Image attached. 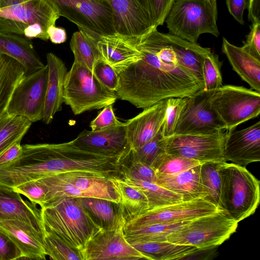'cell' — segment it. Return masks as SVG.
I'll return each mask as SVG.
<instances>
[{
	"label": "cell",
	"mask_w": 260,
	"mask_h": 260,
	"mask_svg": "<svg viewBox=\"0 0 260 260\" xmlns=\"http://www.w3.org/2000/svg\"><path fill=\"white\" fill-rule=\"evenodd\" d=\"M133 37L142 56L118 74V99L144 109L204 89L202 67L210 48L161 33L156 27Z\"/></svg>",
	"instance_id": "1"
},
{
	"label": "cell",
	"mask_w": 260,
	"mask_h": 260,
	"mask_svg": "<svg viewBox=\"0 0 260 260\" xmlns=\"http://www.w3.org/2000/svg\"><path fill=\"white\" fill-rule=\"evenodd\" d=\"M40 209L43 231L51 233L80 254L103 228L77 198H60Z\"/></svg>",
	"instance_id": "2"
},
{
	"label": "cell",
	"mask_w": 260,
	"mask_h": 260,
	"mask_svg": "<svg viewBox=\"0 0 260 260\" xmlns=\"http://www.w3.org/2000/svg\"><path fill=\"white\" fill-rule=\"evenodd\" d=\"M60 17L50 0H0V32L49 39L47 29Z\"/></svg>",
	"instance_id": "3"
},
{
	"label": "cell",
	"mask_w": 260,
	"mask_h": 260,
	"mask_svg": "<svg viewBox=\"0 0 260 260\" xmlns=\"http://www.w3.org/2000/svg\"><path fill=\"white\" fill-rule=\"evenodd\" d=\"M220 174V208L238 222L253 214L260 201L259 181L233 163L225 162Z\"/></svg>",
	"instance_id": "4"
},
{
	"label": "cell",
	"mask_w": 260,
	"mask_h": 260,
	"mask_svg": "<svg viewBox=\"0 0 260 260\" xmlns=\"http://www.w3.org/2000/svg\"><path fill=\"white\" fill-rule=\"evenodd\" d=\"M216 3L205 0H175L166 18L170 34L193 43L200 36L219 35Z\"/></svg>",
	"instance_id": "5"
},
{
	"label": "cell",
	"mask_w": 260,
	"mask_h": 260,
	"mask_svg": "<svg viewBox=\"0 0 260 260\" xmlns=\"http://www.w3.org/2000/svg\"><path fill=\"white\" fill-rule=\"evenodd\" d=\"M63 98V103L77 115L113 105L118 96L116 92L101 84L85 66L74 61L65 77Z\"/></svg>",
	"instance_id": "6"
},
{
	"label": "cell",
	"mask_w": 260,
	"mask_h": 260,
	"mask_svg": "<svg viewBox=\"0 0 260 260\" xmlns=\"http://www.w3.org/2000/svg\"><path fill=\"white\" fill-rule=\"evenodd\" d=\"M238 222L223 209L204 215L188 223L167 237L173 243L188 245L199 250L216 247L234 233Z\"/></svg>",
	"instance_id": "7"
},
{
	"label": "cell",
	"mask_w": 260,
	"mask_h": 260,
	"mask_svg": "<svg viewBox=\"0 0 260 260\" xmlns=\"http://www.w3.org/2000/svg\"><path fill=\"white\" fill-rule=\"evenodd\" d=\"M211 107L224 124L225 131L257 117L260 113V92L243 86L222 85L210 100Z\"/></svg>",
	"instance_id": "8"
},
{
	"label": "cell",
	"mask_w": 260,
	"mask_h": 260,
	"mask_svg": "<svg viewBox=\"0 0 260 260\" xmlns=\"http://www.w3.org/2000/svg\"><path fill=\"white\" fill-rule=\"evenodd\" d=\"M63 16L96 36L116 33L113 12L109 1L50 0Z\"/></svg>",
	"instance_id": "9"
},
{
	"label": "cell",
	"mask_w": 260,
	"mask_h": 260,
	"mask_svg": "<svg viewBox=\"0 0 260 260\" xmlns=\"http://www.w3.org/2000/svg\"><path fill=\"white\" fill-rule=\"evenodd\" d=\"M125 223L122 216L114 225L102 228L81 251V260L148 259L126 239L124 232Z\"/></svg>",
	"instance_id": "10"
},
{
	"label": "cell",
	"mask_w": 260,
	"mask_h": 260,
	"mask_svg": "<svg viewBox=\"0 0 260 260\" xmlns=\"http://www.w3.org/2000/svg\"><path fill=\"white\" fill-rule=\"evenodd\" d=\"M215 91L203 89L186 97L173 135H209L225 131L223 123L210 105Z\"/></svg>",
	"instance_id": "11"
},
{
	"label": "cell",
	"mask_w": 260,
	"mask_h": 260,
	"mask_svg": "<svg viewBox=\"0 0 260 260\" xmlns=\"http://www.w3.org/2000/svg\"><path fill=\"white\" fill-rule=\"evenodd\" d=\"M48 76V67L25 75L16 87L8 114L26 118L32 123L42 120Z\"/></svg>",
	"instance_id": "12"
},
{
	"label": "cell",
	"mask_w": 260,
	"mask_h": 260,
	"mask_svg": "<svg viewBox=\"0 0 260 260\" xmlns=\"http://www.w3.org/2000/svg\"><path fill=\"white\" fill-rule=\"evenodd\" d=\"M225 131L209 135H173L164 138L166 153L193 159L202 163L225 161L222 149Z\"/></svg>",
	"instance_id": "13"
},
{
	"label": "cell",
	"mask_w": 260,
	"mask_h": 260,
	"mask_svg": "<svg viewBox=\"0 0 260 260\" xmlns=\"http://www.w3.org/2000/svg\"><path fill=\"white\" fill-rule=\"evenodd\" d=\"M220 209H222L203 198L182 201L149 210L126 222L124 228L157 223L191 220Z\"/></svg>",
	"instance_id": "14"
},
{
	"label": "cell",
	"mask_w": 260,
	"mask_h": 260,
	"mask_svg": "<svg viewBox=\"0 0 260 260\" xmlns=\"http://www.w3.org/2000/svg\"><path fill=\"white\" fill-rule=\"evenodd\" d=\"M116 33L137 37L154 27L147 0H109ZM157 28V27H156Z\"/></svg>",
	"instance_id": "15"
},
{
	"label": "cell",
	"mask_w": 260,
	"mask_h": 260,
	"mask_svg": "<svg viewBox=\"0 0 260 260\" xmlns=\"http://www.w3.org/2000/svg\"><path fill=\"white\" fill-rule=\"evenodd\" d=\"M222 155L224 160L245 167L260 160V121L236 131H226Z\"/></svg>",
	"instance_id": "16"
},
{
	"label": "cell",
	"mask_w": 260,
	"mask_h": 260,
	"mask_svg": "<svg viewBox=\"0 0 260 260\" xmlns=\"http://www.w3.org/2000/svg\"><path fill=\"white\" fill-rule=\"evenodd\" d=\"M72 141L81 148L107 155L125 158L131 151L125 122L100 131L84 130Z\"/></svg>",
	"instance_id": "17"
},
{
	"label": "cell",
	"mask_w": 260,
	"mask_h": 260,
	"mask_svg": "<svg viewBox=\"0 0 260 260\" xmlns=\"http://www.w3.org/2000/svg\"><path fill=\"white\" fill-rule=\"evenodd\" d=\"M167 100L143 109L125 122L127 138L131 150H136L153 139L164 123Z\"/></svg>",
	"instance_id": "18"
},
{
	"label": "cell",
	"mask_w": 260,
	"mask_h": 260,
	"mask_svg": "<svg viewBox=\"0 0 260 260\" xmlns=\"http://www.w3.org/2000/svg\"><path fill=\"white\" fill-rule=\"evenodd\" d=\"M0 231L15 244L19 259H46L43 234L30 224L17 220H0Z\"/></svg>",
	"instance_id": "19"
},
{
	"label": "cell",
	"mask_w": 260,
	"mask_h": 260,
	"mask_svg": "<svg viewBox=\"0 0 260 260\" xmlns=\"http://www.w3.org/2000/svg\"><path fill=\"white\" fill-rule=\"evenodd\" d=\"M100 59L119 74L141 58L134 37L117 33L100 36L97 41Z\"/></svg>",
	"instance_id": "20"
},
{
	"label": "cell",
	"mask_w": 260,
	"mask_h": 260,
	"mask_svg": "<svg viewBox=\"0 0 260 260\" xmlns=\"http://www.w3.org/2000/svg\"><path fill=\"white\" fill-rule=\"evenodd\" d=\"M17 220L43 232L41 209L24 200L13 188L0 185V220Z\"/></svg>",
	"instance_id": "21"
},
{
	"label": "cell",
	"mask_w": 260,
	"mask_h": 260,
	"mask_svg": "<svg viewBox=\"0 0 260 260\" xmlns=\"http://www.w3.org/2000/svg\"><path fill=\"white\" fill-rule=\"evenodd\" d=\"M46 58L48 76L42 120L48 124L62 109L63 84L68 72L64 63L54 53H47Z\"/></svg>",
	"instance_id": "22"
},
{
	"label": "cell",
	"mask_w": 260,
	"mask_h": 260,
	"mask_svg": "<svg viewBox=\"0 0 260 260\" xmlns=\"http://www.w3.org/2000/svg\"><path fill=\"white\" fill-rule=\"evenodd\" d=\"M60 174L79 190L84 197L103 199L119 204L118 196L110 179L111 177L84 171Z\"/></svg>",
	"instance_id": "23"
},
{
	"label": "cell",
	"mask_w": 260,
	"mask_h": 260,
	"mask_svg": "<svg viewBox=\"0 0 260 260\" xmlns=\"http://www.w3.org/2000/svg\"><path fill=\"white\" fill-rule=\"evenodd\" d=\"M201 165L176 174L156 175V183L180 194L183 201L200 198L206 200L208 193L201 179Z\"/></svg>",
	"instance_id": "24"
},
{
	"label": "cell",
	"mask_w": 260,
	"mask_h": 260,
	"mask_svg": "<svg viewBox=\"0 0 260 260\" xmlns=\"http://www.w3.org/2000/svg\"><path fill=\"white\" fill-rule=\"evenodd\" d=\"M0 52L16 59L25 70V75L45 65L37 54L30 39L20 35L0 32Z\"/></svg>",
	"instance_id": "25"
},
{
	"label": "cell",
	"mask_w": 260,
	"mask_h": 260,
	"mask_svg": "<svg viewBox=\"0 0 260 260\" xmlns=\"http://www.w3.org/2000/svg\"><path fill=\"white\" fill-rule=\"evenodd\" d=\"M222 50L233 69L254 90L260 92V60L222 38Z\"/></svg>",
	"instance_id": "26"
},
{
	"label": "cell",
	"mask_w": 260,
	"mask_h": 260,
	"mask_svg": "<svg viewBox=\"0 0 260 260\" xmlns=\"http://www.w3.org/2000/svg\"><path fill=\"white\" fill-rule=\"evenodd\" d=\"M119 198V208L126 222L149 210L148 201L139 189L131 186L121 178H110Z\"/></svg>",
	"instance_id": "27"
},
{
	"label": "cell",
	"mask_w": 260,
	"mask_h": 260,
	"mask_svg": "<svg viewBox=\"0 0 260 260\" xmlns=\"http://www.w3.org/2000/svg\"><path fill=\"white\" fill-rule=\"evenodd\" d=\"M25 75V70L21 63L0 52V119L8 114L12 94Z\"/></svg>",
	"instance_id": "28"
},
{
	"label": "cell",
	"mask_w": 260,
	"mask_h": 260,
	"mask_svg": "<svg viewBox=\"0 0 260 260\" xmlns=\"http://www.w3.org/2000/svg\"><path fill=\"white\" fill-rule=\"evenodd\" d=\"M131 244L145 254L149 260L183 259L200 251L190 245L178 244L167 241L136 242Z\"/></svg>",
	"instance_id": "29"
},
{
	"label": "cell",
	"mask_w": 260,
	"mask_h": 260,
	"mask_svg": "<svg viewBox=\"0 0 260 260\" xmlns=\"http://www.w3.org/2000/svg\"><path fill=\"white\" fill-rule=\"evenodd\" d=\"M99 38L83 29L79 28L78 31L73 34L70 42L74 61L85 66L92 73L94 66L100 60L97 47Z\"/></svg>",
	"instance_id": "30"
},
{
	"label": "cell",
	"mask_w": 260,
	"mask_h": 260,
	"mask_svg": "<svg viewBox=\"0 0 260 260\" xmlns=\"http://www.w3.org/2000/svg\"><path fill=\"white\" fill-rule=\"evenodd\" d=\"M190 220L157 223L142 226L124 228L126 239L130 243L165 241L170 234L180 229Z\"/></svg>",
	"instance_id": "31"
},
{
	"label": "cell",
	"mask_w": 260,
	"mask_h": 260,
	"mask_svg": "<svg viewBox=\"0 0 260 260\" xmlns=\"http://www.w3.org/2000/svg\"><path fill=\"white\" fill-rule=\"evenodd\" d=\"M121 178L144 193L148 201L149 210L183 201L180 194L156 183L126 177Z\"/></svg>",
	"instance_id": "32"
},
{
	"label": "cell",
	"mask_w": 260,
	"mask_h": 260,
	"mask_svg": "<svg viewBox=\"0 0 260 260\" xmlns=\"http://www.w3.org/2000/svg\"><path fill=\"white\" fill-rule=\"evenodd\" d=\"M82 206L103 228L114 225L122 216L118 204L112 201L95 198H77Z\"/></svg>",
	"instance_id": "33"
},
{
	"label": "cell",
	"mask_w": 260,
	"mask_h": 260,
	"mask_svg": "<svg viewBox=\"0 0 260 260\" xmlns=\"http://www.w3.org/2000/svg\"><path fill=\"white\" fill-rule=\"evenodd\" d=\"M32 123L26 118L10 114L0 119V154L21 142Z\"/></svg>",
	"instance_id": "34"
},
{
	"label": "cell",
	"mask_w": 260,
	"mask_h": 260,
	"mask_svg": "<svg viewBox=\"0 0 260 260\" xmlns=\"http://www.w3.org/2000/svg\"><path fill=\"white\" fill-rule=\"evenodd\" d=\"M225 162L208 161L200 165L201 181L208 193L206 200L219 208L221 184L220 170Z\"/></svg>",
	"instance_id": "35"
},
{
	"label": "cell",
	"mask_w": 260,
	"mask_h": 260,
	"mask_svg": "<svg viewBox=\"0 0 260 260\" xmlns=\"http://www.w3.org/2000/svg\"><path fill=\"white\" fill-rule=\"evenodd\" d=\"M202 163L191 159L163 153L152 168L156 175H170L187 170Z\"/></svg>",
	"instance_id": "36"
},
{
	"label": "cell",
	"mask_w": 260,
	"mask_h": 260,
	"mask_svg": "<svg viewBox=\"0 0 260 260\" xmlns=\"http://www.w3.org/2000/svg\"><path fill=\"white\" fill-rule=\"evenodd\" d=\"M222 65L217 54L211 51L205 56L202 67L204 90H216L222 85Z\"/></svg>",
	"instance_id": "37"
},
{
	"label": "cell",
	"mask_w": 260,
	"mask_h": 260,
	"mask_svg": "<svg viewBox=\"0 0 260 260\" xmlns=\"http://www.w3.org/2000/svg\"><path fill=\"white\" fill-rule=\"evenodd\" d=\"M43 241L47 255L54 260H81L79 252L51 233L43 230Z\"/></svg>",
	"instance_id": "38"
},
{
	"label": "cell",
	"mask_w": 260,
	"mask_h": 260,
	"mask_svg": "<svg viewBox=\"0 0 260 260\" xmlns=\"http://www.w3.org/2000/svg\"><path fill=\"white\" fill-rule=\"evenodd\" d=\"M165 152L164 146V137L162 128L151 140L136 150H131L130 155L152 168Z\"/></svg>",
	"instance_id": "39"
},
{
	"label": "cell",
	"mask_w": 260,
	"mask_h": 260,
	"mask_svg": "<svg viewBox=\"0 0 260 260\" xmlns=\"http://www.w3.org/2000/svg\"><path fill=\"white\" fill-rule=\"evenodd\" d=\"M120 175L129 178L156 183L157 175L150 166L132 157L129 153L122 163Z\"/></svg>",
	"instance_id": "40"
},
{
	"label": "cell",
	"mask_w": 260,
	"mask_h": 260,
	"mask_svg": "<svg viewBox=\"0 0 260 260\" xmlns=\"http://www.w3.org/2000/svg\"><path fill=\"white\" fill-rule=\"evenodd\" d=\"M185 101L186 97L171 98L167 100L166 118L162 127L164 138H167L174 134L178 120Z\"/></svg>",
	"instance_id": "41"
},
{
	"label": "cell",
	"mask_w": 260,
	"mask_h": 260,
	"mask_svg": "<svg viewBox=\"0 0 260 260\" xmlns=\"http://www.w3.org/2000/svg\"><path fill=\"white\" fill-rule=\"evenodd\" d=\"M13 189L26 197L31 203L42 207L45 202L46 188L39 180L27 182L14 187Z\"/></svg>",
	"instance_id": "42"
},
{
	"label": "cell",
	"mask_w": 260,
	"mask_h": 260,
	"mask_svg": "<svg viewBox=\"0 0 260 260\" xmlns=\"http://www.w3.org/2000/svg\"><path fill=\"white\" fill-rule=\"evenodd\" d=\"M92 73L104 86L116 92L118 86V76L110 65L100 59L94 66Z\"/></svg>",
	"instance_id": "43"
},
{
	"label": "cell",
	"mask_w": 260,
	"mask_h": 260,
	"mask_svg": "<svg viewBox=\"0 0 260 260\" xmlns=\"http://www.w3.org/2000/svg\"><path fill=\"white\" fill-rule=\"evenodd\" d=\"M122 123L115 116L112 105H108L90 123L91 130L97 131L117 126Z\"/></svg>",
	"instance_id": "44"
},
{
	"label": "cell",
	"mask_w": 260,
	"mask_h": 260,
	"mask_svg": "<svg viewBox=\"0 0 260 260\" xmlns=\"http://www.w3.org/2000/svg\"><path fill=\"white\" fill-rule=\"evenodd\" d=\"M154 27L164 24L175 0H147Z\"/></svg>",
	"instance_id": "45"
},
{
	"label": "cell",
	"mask_w": 260,
	"mask_h": 260,
	"mask_svg": "<svg viewBox=\"0 0 260 260\" xmlns=\"http://www.w3.org/2000/svg\"><path fill=\"white\" fill-rule=\"evenodd\" d=\"M241 48L254 57L260 60V22L252 23L250 31Z\"/></svg>",
	"instance_id": "46"
},
{
	"label": "cell",
	"mask_w": 260,
	"mask_h": 260,
	"mask_svg": "<svg viewBox=\"0 0 260 260\" xmlns=\"http://www.w3.org/2000/svg\"><path fill=\"white\" fill-rule=\"evenodd\" d=\"M20 253L15 244L0 231V260L19 259Z\"/></svg>",
	"instance_id": "47"
},
{
	"label": "cell",
	"mask_w": 260,
	"mask_h": 260,
	"mask_svg": "<svg viewBox=\"0 0 260 260\" xmlns=\"http://www.w3.org/2000/svg\"><path fill=\"white\" fill-rule=\"evenodd\" d=\"M229 13L240 24H244L243 14L247 8V0H226Z\"/></svg>",
	"instance_id": "48"
},
{
	"label": "cell",
	"mask_w": 260,
	"mask_h": 260,
	"mask_svg": "<svg viewBox=\"0 0 260 260\" xmlns=\"http://www.w3.org/2000/svg\"><path fill=\"white\" fill-rule=\"evenodd\" d=\"M22 152L21 142H18L9 147L0 154V166L9 163L18 158Z\"/></svg>",
	"instance_id": "49"
},
{
	"label": "cell",
	"mask_w": 260,
	"mask_h": 260,
	"mask_svg": "<svg viewBox=\"0 0 260 260\" xmlns=\"http://www.w3.org/2000/svg\"><path fill=\"white\" fill-rule=\"evenodd\" d=\"M47 34L51 42L55 44L65 42L67 39L66 30L62 27L52 25L47 29Z\"/></svg>",
	"instance_id": "50"
},
{
	"label": "cell",
	"mask_w": 260,
	"mask_h": 260,
	"mask_svg": "<svg viewBox=\"0 0 260 260\" xmlns=\"http://www.w3.org/2000/svg\"><path fill=\"white\" fill-rule=\"evenodd\" d=\"M248 20L252 23L260 22V0H248Z\"/></svg>",
	"instance_id": "51"
},
{
	"label": "cell",
	"mask_w": 260,
	"mask_h": 260,
	"mask_svg": "<svg viewBox=\"0 0 260 260\" xmlns=\"http://www.w3.org/2000/svg\"><path fill=\"white\" fill-rule=\"evenodd\" d=\"M205 1H208L211 3H216V0H205Z\"/></svg>",
	"instance_id": "52"
},
{
	"label": "cell",
	"mask_w": 260,
	"mask_h": 260,
	"mask_svg": "<svg viewBox=\"0 0 260 260\" xmlns=\"http://www.w3.org/2000/svg\"><path fill=\"white\" fill-rule=\"evenodd\" d=\"M100 1H109V0H100Z\"/></svg>",
	"instance_id": "53"
}]
</instances>
